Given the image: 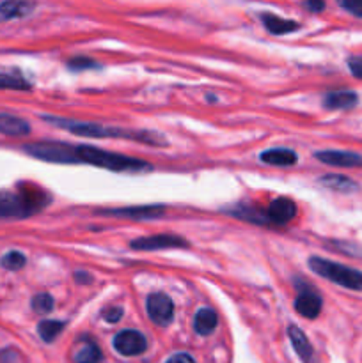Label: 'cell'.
Here are the masks:
<instances>
[{"mask_svg":"<svg viewBox=\"0 0 362 363\" xmlns=\"http://www.w3.org/2000/svg\"><path fill=\"white\" fill-rule=\"evenodd\" d=\"M32 158L48 163H89L112 172H148L153 167L142 160L103 151L92 145H71L66 142H34L23 147Z\"/></svg>","mask_w":362,"mask_h":363,"instance_id":"obj_1","label":"cell"},{"mask_svg":"<svg viewBox=\"0 0 362 363\" xmlns=\"http://www.w3.org/2000/svg\"><path fill=\"white\" fill-rule=\"evenodd\" d=\"M45 121L60 126L62 130L71 131L78 137L87 138H128V140L141 142L148 145H167L169 142L158 133H153L148 130H130V128L119 126H103L98 123H84V121H71V119H59V117H45Z\"/></svg>","mask_w":362,"mask_h":363,"instance_id":"obj_2","label":"cell"},{"mask_svg":"<svg viewBox=\"0 0 362 363\" xmlns=\"http://www.w3.org/2000/svg\"><path fill=\"white\" fill-rule=\"evenodd\" d=\"M309 268H311L316 275L330 280V282H334L336 286L346 287V289L351 291H362V272H358V269L337 264V262L329 261V259L323 257L309 259Z\"/></svg>","mask_w":362,"mask_h":363,"instance_id":"obj_3","label":"cell"},{"mask_svg":"<svg viewBox=\"0 0 362 363\" xmlns=\"http://www.w3.org/2000/svg\"><path fill=\"white\" fill-rule=\"evenodd\" d=\"M148 315L155 325L169 326L174 319V303L167 294L153 293L146 301Z\"/></svg>","mask_w":362,"mask_h":363,"instance_id":"obj_4","label":"cell"},{"mask_svg":"<svg viewBox=\"0 0 362 363\" xmlns=\"http://www.w3.org/2000/svg\"><path fill=\"white\" fill-rule=\"evenodd\" d=\"M114 350L123 357H138L148 350V340L137 330H123L114 337Z\"/></svg>","mask_w":362,"mask_h":363,"instance_id":"obj_5","label":"cell"},{"mask_svg":"<svg viewBox=\"0 0 362 363\" xmlns=\"http://www.w3.org/2000/svg\"><path fill=\"white\" fill-rule=\"evenodd\" d=\"M188 243L185 238L176 234H156V236L138 238L131 241L133 250H167V248H187Z\"/></svg>","mask_w":362,"mask_h":363,"instance_id":"obj_6","label":"cell"},{"mask_svg":"<svg viewBox=\"0 0 362 363\" xmlns=\"http://www.w3.org/2000/svg\"><path fill=\"white\" fill-rule=\"evenodd\" d=\"M316 160L325 165L339 167V169H361L362 155L351 151H318Z\"/></svg>","mask_w":362,"mask_h":363,"instance_id":"obj_7","label":"cell"},{"mask_svg":"<svg viewBox=\"0 0 362 363\" xmlns=\"http://www.w3.org/2000/svg\"><path fill=\"white\" fill-rule=\"evenodd\" d=\"M266 216H268L270 223H275V225H286V223H290L291 220L297 216V204L286 197L275 199L273 202H270Z\"/></svg>","mask_w":362,"mask_h":363,"instance_id":"obj_8","label":"cell"},{"mask_svg":"<svg viewBox=\"0 0 362 363\" xmlns=\"http://www.w3.org/2000/svg\"><path fill=\"white\" fill-rule=\"evenodd\" d=\"M322 298H319V294L316 293V291H312L311 287L302 289L300 293H298L297 300H295V308H297V312L302 318L307 319L318 318L319 312H322Z\"/></svg>","mask_w":362,"mask_h":363,"instance_id":"obj_9","label":"cell"},{"mask_svg":"<svg viewBox=\"0 0 362 363\" xmlns=\"http://www.w3.org/2000/svg\"><path fill=\"white\" fill-rule=\"evenodd\" d=\"M163 211H165L163 206H133V208L109 209V211L102 213V215L121 216V218L146 220V218H158V216L163 215Z\"/></svg>","mask_w":362,"mask_h":363,"instance_id":"obj_10","label":"cell"},{"mask_svg":"<svg viewBox=\"0 0 362 363\" xmlns=\"http://www.w3.org/2000/svg\"><path fill=\"white\" fill-rule=\"evenodd\" d=\"M32 87L31 82L25 78L18 67L0 66V89H9V91H28Z\"/></svg>","mask_w":362,"mask_h":363,"instance_id":"obj_11","label":"cell"},{"mask_svg":"<svg viewBox=\"0 0 362 363\" xmlns=\"http://www.w3.org/2000/svg\"><path fill=\"white\" fill-rule=\"evenodd\" d=\"M287 335H290L291 346L297 351V354L300 357V360L304 363H312L314 362V351H312L311 342L305 337V333L302 332L298 326H290L287 328Z\"/></svg>","mask_w":362,"mask_h":363,"instance_id":"obj_12","label":"cell"},{"mask_svg":"<svg viewBox=\"0 0 362 363\" xmlns=\"http://www.w3.org/2000/svg\"><path fill=\"white\" fill-rule=\"evenodd\" d=\"M0 133L7 137H25L31 133V124L11 113H0Z\"/></svg>","mask_w":362,"mask_h":363,"instance_id":"obj_13","label":"cell"},{"mask_svg":"<svg viewBox=\"0 0 362 363\" xmlns=\"http://www.w3.org/2000/svg\"><path fill=\"white\" fill-rule=\"evenodd\" d=\"M358 103V96L353 91H334L323 98V105L329 110H348Z\"/></svg>","mask_w":362,"mask_h":363,"instance_id":"obj_14","label":"cell"},{"mask_svg":"<svg viewBox=\"0 0 362 363\" xmlns=\"http://www.w3.org/2000/svg\"><path fill=\"white\" fill-rule=\"evenodd\" d=\"M263 163H268V165L275 167H291L298 162L297 152H293L291 149L286 147H275L268 149V151H263L261 156H259Z\"/></svg>","mask_w":362,"mask_h":363,"instance_id":"obj_15","label":"cell"},{"mask_svg":"<svg viewBox=\"0 0 362 363\" xmlns=\"http://www.w3.org/2000/svg\"><path fill=\"white\" fill-rule=\"evenodd\" d=\"M261 20L265 23L266 30L273 35H284L291 34V32H297L300 28V25L293 20H286V18H279L275 14L265 13L261 14Z\"/></svg>","mask_w":362,"mask_h":363,"instance_id":"obj_16","label":"cell"},{"mask_svg":"<svg viewBox=\"0 0 362 363\" xmlns=\"http://www.w3.org/2000/svg\"><path fill=\"white\" fill-rule=\"evenodd\" d=\"M319 183L323 186L330 188V190L341 191V194H350V191L358 190V184L353 179H350V177L343 176V174H327V176L319 179Z\"/></svg>","mask_w":362,"mask_h":363,"instance_id":"obj_17","label":"cell"},{"mask_svg":"<svg viewBox=\"0 0 362 363\" xmlns=\"http://www.w3.org/2000/svg\"><path fill=\"white\" fill-rule=\"evenodd\" d=\"M219 325V318L212 308H201L194 318V330L199 335H209Z\"/></svg>","mask_w":362,"mask_h":363,"instance_id":"obj_18","label":"cell"},{"mask_svg":"<svg viewBox=\"0 0 362 363\" xmlns=\"http://www.w3.org/2000/svg\"><path fill=\"white\" fill-rule=\"evenodd\" d=\"M34 4L28 2H2L0 4V21H9L14 18H23L34 9Z\"/></svg>","mask_w":362,"mask_h":363,"instance_id":"obj_19","label":"cell"},{"mask_svg":"<svg viewBox=\"0 0 362 363\" xmlns=\"http://www.w3.org/2000/svg\"><path fill=\"white\" fill-rule=\"evenodd\" d=\"M227 215H233V216H240V218L243 220H248V222H254V223H261V225H265V223H270L268 216H266V211H259V209L256 208H251V206H234L231 211H227Z\"/></svg>","mask_w":362,"mask_h":363,"instance_id":"obj_20","label":"cell"},{"mask_svg":"<svg viewBox=\"0 0 362 363\" xmlns=\"http://www.w3.org/2000/svg\"><path fill=\"white\" fill-rule=\"evenodd\" d=\"M102 362V350L98 347V344L87 342L80 347V350L75 353V363H99Z\"/></svg>","mask_w":362,"mask_h":363,"instance_id":"obj_21","label":"cell"},{"mask_svg":"<svg viewBox=\"0 0 362 363\" xmlns=\"http://www.w3.org/2000/svg\"><path fill=\"white\" fill-rule=\"evenodd\" d=\"M64 326H66V323L64 321H43L38 325V333L46 344H50L60 335Z\"/></svg>","mask_w":362,"mask_h":363,"instance_id":"obj_22","label":"cell"},{"mask_svg":"<svg viewBox=\"0 0 362 363\" xmlns=\"http://www.w3.org/2000/svg\"><path fill=\"white\" fill-rule=\"evenodd\" d=\"M0 264H2L6 269H9V272H18V269H21L25 264H27V257H25L21 252H16V250L7 252V254L2 257V261H0Z\"/></svg>","mask_w":362,"mask_h":363,"instance_id":"obj_23","label":"cell"},{"mask_svg":"<svg viewBox=\"0 0 362 363\" xmlns=\"http://www.w3.org/2000/svg\"><path fill=\"white\" fill-rule=\"evenodd\" d=\"M53 305H55V301H53V298L46 293L35 294L31 301L32 311L38 312V314H48V312L53 311Z\"/></svg>","mask_w":362,"mask_h":363,"instance_id":"obj_24","label":"cell"},{"mask_svg":"<svg viewBox=\"0 0 362 363\" xmlns=\"http://www.w3.org/2000/svg\"><path fill=\"white\" fill-rule=\"evenodd\" d=\"M67 67L73 71H84L87 69V67H99V64L94 62L92 59H89V57H75V59H71L70 62H67Z\"/></svg>","mask_w":362,"mask_h":363,"instance_id":"obj_25","label":"cell"},{"mask_svg":"<svg viewBox=\"0 0 362 363\" xmlns=\"http://www.w3.org/2000/svg\"><path fill=\"white\" fill-rule=\"evenodd\" d=\"M348 69L355 78L362 80V55H351L348 59Z\"/></svg>","mask_w":362,"mask_h":363,"instance_id":"obj_26","label":"cell"},{"mask_svg":"<svg viewBox=\"0 0 362 363\" xmlns=\"http://www.w3.org/2000/svg\"><path fill=\"white\" fill-rule=\"evenodd\" d=\"M339 6L353 16L362 18V0H346V2H341Z\"/></svg>","mask_w":362,"mask_h":363,"instance_id":"obj_27","label":"cell"},{"mask_svg":"<svg viewBox=\"0 0 362 363\" xmlns=\"http://www.w3.org/2000/svg\"><path fill=\"white\" fill-rule=\"evenodd\" d=\"M102 315H103V319H105L106 323H117L121 318H123V308H121V307L105 308Z\"/></svg>","mask_w":362,"mask_h":363,"instance_id":"obj_28","label":"cell"},{"mask_svg":"<svg viewBox=\"0 0 362 363\" xmlns=\"http://www.w3.org/2000/svg\"><path fill=\"white\" fill-rule=\"evenodd\" d=\"M165 363H195V362H194V358L190 357V354L177 353V354H174L172 358H169V360H167Z\"/></svg>","mask_w":362,"mask_h":363,"instance_id":"obj_29","label":"cell"},{"mask_svg":"<svg viewBox=\"0 0 362 363\" xmlns=\"http://www.w3.org/2000/svg\"><path fill=\"white\" fill-rule=\"evenodd\" d=\"M75 280H77L78 284H91L92 277L89 275V273H85V272H77V273H75Z\"/></svg>","mask_w":362,"mask_h":363,"instance_id":"obj_30","label":"cell"},{"mask_svg":"<svg viewBox=\"0 0 362 363\" xmlns=\"http://www.w3.org/2000/svg\"><path fill=\"white\" fill-rule=\"evenodd\" d=\"M304 7H307L312 13H319V11L325 9V2H305Z\"/></svg>","mask_w":362,"mask_h":363,"instance_id":"obj_31","label":"cell"}]
</instances>
